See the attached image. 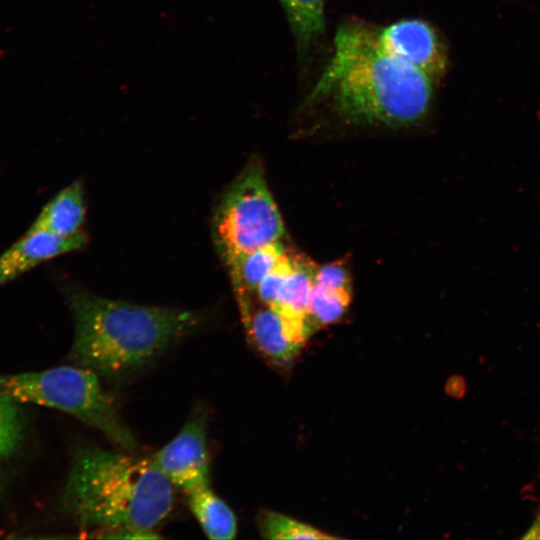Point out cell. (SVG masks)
<instances>
[{
  "mask_svg": "<svg viewBox=\"0 0 540 540\" xmlns=\"http://www.w3.org/2000/svg\"><path fill=\"white\" fill-rule=\"evenodd\" d=\"M313 284L332 289L351 290L348 268L341 262H333L316 268Z\"/></svg>",
  "mask_w": 540,
  "mask_h": 540,
  "instance_id": "e0dca14e",
  "label": "cell"
},
{
  "mask_svg": "<svg viewBox=\"0 0 540 540\" xmlns=\"http://www.w3.org/2000/svg\"><path fill=\"white\" fill-rule=\"evenodd\" d=\"M297 47L305 51L325 28V0H280Z\"/></svg>",
  "mask_w": 540,
  "mask_h": 540,
  "instance_id": "5bb4252c",
  "label": "cell"
},
{
  "mask_svg": "<svg viewBox=\"0 0 540 540\" xmlns=\"http://www.w3.org/2000/svg\"><path fill=\"white\" fill-rule=\"evenodd\" d=\"M174 487L151 457L84 445L73 454L59 508L82 531L104 538H158Z\"/></svg>",
  "mask_w": 540,
  "mask_h": 540,
  "instance_id": "7a4b0ae2",
  "label": "cell"
},
{
  "mask_svg": "<svg viewBox=\"0 0 540 540\" xmlns=\"http://www.w3.org/2000/svg\"><path fill=\"white\" fill-rule=\"evenodd\" d=\"M74 338L68 360L113 382L132 377L199 324L191 311L68 292Z\"/></svg>",
  "mask_w": 540,
  "mask_h": 540,
  "instance_id": "3957f363",
  "label": "cell"
},
{
  "mask_svg": "<svg viewBox=\"0 0 540 540\" xmlns=\"http://www.w3.org/2000/svg\"><path fill=\"white\" fill-rule=\"evenodd\" d=\"M286 252L281 241L242 254L227 265L235 293H255Z\"/></svg>",
  "mask_w": 540,
  "mask_h": 540,
  "instance_id": "7c38bea8",
  "label": "cell"
},
{
  "mask_svg": "<svg viewBox=\"0 0 540 540\" xmlns=\"http://www.w3.org/2000/svg\"><path fill=\"white\" fill-rule=\"evenodd\" d=\"M212 232L217 251L226 264L242 254L281 241L285 228L261 164H248L224 191L214 211Z\"/></svg>",
  "mask_w": 540,
  "mask_h": 540,
  "instance_id": "5b68a950",
  "label": "cell"
},
{
  "mask_svg": "<svg viewBox=\"0 0 540 540\" xmlns=\"http://www.w3.org/2000/svg\"><path fill=\"white\" fill-rule=\"evenodd\" d=\"M87 240L84 231L71 236L27 231L0 254V285L14 280L46 260L81 249Z\"/></svg>",
  "mask_w": 540,
  "mask_h": 540,
  "instance_id": "9c48e42d",
  "label": "cell"
},
{
  "mask_svg": "<svg viewBox=\"0 0 540 540\" xmlns=\"http://www.w3.org/2000/svg\"><path fill=\"white\" fill-rule=\"evenodd\" d=\"M188 505L208 538L233 539L237 532V520L231 508L210 488L200 486L189 493Z\"/></svg>",
  "mask_w": 540,
  "mask_h": 540,
  "instance_id": "8fae6325",
  "label": "cell"
},
{
  "mask_svg": "<svg viewBox=\"0 0 540 540\" xmlns=\"http://www.w3.org/2000/svg\"><path fill=\"white\" fill-rule=\"evenodd\" d=\"M377 32L360 22L341 25L333 55L307 102L326 101L349 124L411 126L429 110L433 81L387 53Z\"/></svg>",
  "mask_w": 540,
  "mask_h": 540,
  "instance_id": "6da1fadb",
  "label": "cell"
},
{
  "mask_svg": "<svg viewBox=\"0 0 540 540\" xmlns=\"http://www.w3.org/2000/svg\"><path fill=\"white\" fill-rule=\"evenodd\" d=\"M85 213L83 186L79 181H74L43 207L28 231L71 236L82 231Z\"/></svg>",
  "mask_w": 540,
  "mask_h": 540,
  "instance_id": "30bf717a",
  "label": "cell"
},
{
  "mask_svg": "<svg viewBox=\"0 0 540 540\" xmlns=\"http://www.w3.org/2000/svg\"><path fill=\"white\" fill-rule=\"evenodd\" d=\"M0 388L22 404L65 412L101 431L131 452L136 441L121 420L116 405L101 385L99 375L77 366L0 375Z\"/></svg>",
  "mask_w": 540,
  "mask_h": 540,
  "instance_id": "277c9868",
  "label": "cell"
},
{
  "mask_svg": "<svg viewBox=\"0 0 540 540\" xmlns=\"http://www.w3.org/2000/svg\"><path fill=\"white\" fill-rule=\"evenodd\" d=\"M236 298L252 346L274 367L289 368L304 342L280 312L260 302L255 293H236Z\"/></svg>",
  "mask_w": 540,
  "mask_h": 540,
  "instance_id": "52a82bcc",
  "label": "cell"
},
{
  "mask_svg": "<svg viewBox=\"0 0 540 540\" xmlns=\"http://www.w3.org/2000/svg\"><path fill=\"white\" fill-rule=\"evenodd\" d=\"M260 534L265 539H334L336 536L324 533L306 523L287 515L262 511L257 517Z\"/></svg>",
  "mask_w": 540,
  "mask_h": 540,
  "instance_id": "2e32d148",
  "label": "cell"
},
{
  "mask_svg": "<svg viewBox=\"0 0 540 540\" xmlns=\"http://www.w3.org/2000/svg\"><path fill=\"white\" fill-rule=\"evenodd\" d=\"M27 428L22 403L0 388V489L7 475V468L25 444Z\"/></svg>",
  "mask_w": 540,
  "mask_h": 540,
  "instance_id": "4fadbf2b",
  "label": "cell"
},
{
  "mask_svg": "<svg viewBox=\"0 0 540 540\" xmlns=\"http://www.w3.org/2000/svg\"><path fill=\"white\" fill-rule=\"evenodd\" d=\"M206 414L195 412L175 437L151 456L160 471L186 493L210 484Z\"/></svg>",
  "mask_w": 540,
  "mask_h": 540,
  "instance_id": "8992f818",
  "label": "cell"
},
{
  "mask_svg": "<svg viewBox=\"0 0 540 540\" xmlns=\"http://www.w3.org/2000/svg\"><path fill=\"white\" fill-rule=\"evenodd\" d=\"M381 47L432 81L446 68V53L435 29L420 19H403L377 32Z\"/></svg>",
  "mask_w": 540,
  "mask_h": 540,
  "instance_id": "ba28073f",
  "label": "cell"
},
{
  "mask_svg": "<svg viewBox=\"0 0 540 540\" xmlns=\"http://www.w3.org/2000/svg\"><path fill=\"white\" fill-rule=\"evenodd\" d=\"M351 301V290L332 289L313 284L308 305L310 323L318 328L339 320Z\"/></svg>",
  "mask_w": 540,
  "mask_h": 540,
  "instance_id": "9a60e30c",
  "label": "cell"
}]
</instances>
